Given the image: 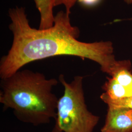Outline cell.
Segmentation results:
<instances>
[{"mask_svg": "<svg viewBox=\"0 0 132 132\" xmlns=\"http://www.w3.org/2000/svg\"><path fill=\"white\" fill-rule=\"evenodd\" d=\"M101 0H77L81 5L87 7L94 6L99 4Z\"/></svg>", "mask_w": 132, "mask_h": 132, "instance_id": "30bf717a", "label": "cell"}, {"mask_svg": "<svg viewBox=\"0 0 132 132\" xmlns=\"http://www.w3.org/2000/svg\"><path fill=\"white\" fill-rule=\"evenodd\" d=\"M58 79L64 90L58 100L55 123L52 132H93L99 117L87 108L83 88V77L76 76L69 83L61 74Z\"/></svg>", "mask_w": 132, "mask_h": 132, "instance_id": "3957f363", "label": "cell"}, {"mask_svg": "<svg viewBox=\"0 0 132 132\" xmlns=\"http://www.w3.org/2000/svg\"><path fill=\"white\" fill-rule=\"evenodd\" d=\"M58 83L41 72L19 70L1 79L0 102L21 121L34 126L47 124L56 117L59 98L52 90Z\"/></svg>", "mask_w": 132, "mask_h": 132, "instance_id": "7a4b0ae2", "label": "cell"}, {"mask_svg": "<svg viewBox=\"0 0 132 132\" xmlns=\"http://www.w3.org/2000/svg\"><path fill=\"white\" fill-rule=\"evenodd\" d=\"M40 14V23L39 29H43L52 27L54 17L53 10L54 0H33Z\"/></svg>", "mask_w": 132, "mask_h": 132, "instance_id": "52a82bcc", "label": "cell"}, {"mask_svg": "<svg viewBox=\"0 0 132 132\" xmlns=\"http://www.w3.org/2000/svg\"><path fill=\"white\" fill-rule=\"evenodd\" d=\"M130 20H132V18H131V19H130Z\"/></svg>", "mask_w": 132, "mask_h": 132, "instance_id": "7c38bea8", "label": "cell"}, {"mask_svg": "<svg viewBox=\"0 0 132 132\" xmlns=\"http://www.w3.org/2000/svg\"><path fill=\"white\" fill-rule=\"evenodd\" d=\"M106 104L108 107H125L132 110V96L124 99L112 101Z\"/></svg>", "mask_w": 132, "mask_h": 132, "instance_id": "ba28073f", "label": "cell"}, {"mask_svg": "<svg viewBox=\"0 0 132 132\" xmlns=\"http://www.w3.org/2000/svg\"><path fill=\"white\" fill-rule=\"evenodd\" d=\"M101 132H132V110L125 107H108Z\"/></svg>", "mask_w": 132, "mask_h": 132, "instance_id": "277c9868", "label": "cell"}, {"mask_svg": "<svg viewBox=\"0 0 132 132\" xmlns=\"http://www.w3.org/2000/svg\"><path fill=\"white\" fill-rule=\"evenodd\" d=\"M104 92L100 98L107 104L110 101L124 99L132 96V92L120 84L113 77L107 78L102 87Z\"/></svg>", "mask_w": 132, "mask_h": 132, "instance_id": "5b68a950", "label": "cell"}, {"mask_svg": "<svg viewBox=\"0 0 132 132\" xmlns=\"http://www.w3.org/2000/svg\"><path fill=\"white\" fill-rule=\"evenodd\" d=\"M77 0H54V6L59 5H64L66 8V13L70 14L71 9L76 4Z\"/></svg>", "mask_w": 132, "mask_h": 132, "instance_id": "9c48e42d", "label": "cell"}, {"mask_svg": "<svg viewBox=\"0 0 132 132\" xmlns=\"http://www.w3.org/2000/svg\"><path fill=\"white\" fill-rule=\"evenodd\" d=\"M9 13L11 20L9 28L13 39L10 51L0 61L1 79L12 75L32 62L61 55L90 59L98 63L102 72L110 75L117 61L113 43L79 41L80 30L71 24L70 15L66 11H59L52 27L43 29L31 27L24 7L10 9Z\"/></svg>", "mask_w": 132, "mask_h": 132, "instance_id": "6da1fadb", "label": "cell"}, {"mask_svg": "<svg viewBox=\"0 0 132 132\" xmlns=\"http://www.w3.org/2000/svg\"><path fill=\"white\" fill-rule=\"evenodd\" d=\"M125 3H126L127 4H132V0H124Z\"/></svg>", "mask_w": 132, "mask_h": 132, "instance_id": "8fae6325", "label": "cell"}, {"mask_svg": "<svg viewBox=\"0 0 132 132\" xmlns=\"http://www.w3.org/2000/svg\"><path fill=\"white\" fill-rule=\"evenodd\" d=\"M110 76L132 92V63L130 60L117 61Z\"/></svg>", "mask_w": 132, "mask_h": 132, "instance_id": "8992f818", "label": "cell"}]
</instances>
